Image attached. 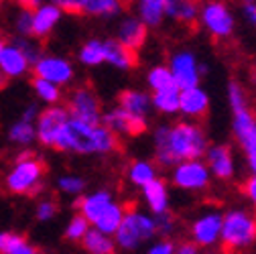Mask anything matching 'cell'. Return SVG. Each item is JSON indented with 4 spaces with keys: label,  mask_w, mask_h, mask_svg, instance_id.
<instances>
[{
    "label": "cell",
    "mask_w": 256,
    "mask_h": 254,
    "mask_svg": "<svg viewBox=\"0 0 256 254\" xmlns=\"http://www.w3.org/2000/svg\"><path fill=\"white\" fill-rule=\"evenodd\" d=\"M118 134H114L106 124H86L70 116L57 136L55 148L78 154H110L118 150Z\"/></svg>",
    "instance_id": "1"
},
{
    "label": "cell",
    "mask_w": 256,
    "mask_h": 254,
    "mask_svg": "<svg viewBox=\"0 0 256 254\" xmlns=\"http://www.w3.org/2000/svg\"><path fill=\"white\" fill-rule=\"evenodd\" d=\"M47 167L35 152H22L4 175V187L12 196H35L43 189Z\"/></svg>",
    "instance_id": "2"
},
{
    "label": "cell",
    "mask_w": 256,
    "mask_h": 254,
    "mask_svg": "<svg viewBox=\"0 0 256 254\" xmlns=\"http://www.w3.org/2000/svg\"><path fill=\"white\" fill-rule=\"evenodd\" d=\"M116 248L124 252H134L140 248L144 242L156 236V226H154V218L138 212L134 206L124 210V218L120 222V226L112 234Z\"/></svg>",
    "instance_id": "3"
},
{
    "label": "cell",
    "mask_w": 256,
    "mask_h": 254,
    "mask_svg": "<svg viewBox=\"0 0 256 254\" xmlns=\"http://www.w3.org/2000/svg\"><path fill=\"white\" fill-rule=\"evenodd\" d=\"M220 240L226 252H238L256 242V216L244 210H232L222 216Z\"/></svg>",
    "instance_id": "4"
},
{
    "label": "cell",
    "mask_w": 256,
    "mask_h": 254,
    "mask_svg": "<svg viewBox=\"0 0 256 254\" xmlns=\"http://www.w3.org/2000/svg\"><path fill=\"white\" fill-rule=\"evenodd\" d=\"M169 148L177 161L200 158L208 150V136L196 122H177L169 126Z\"/></svg>",
    "instance_id": "5"
},
{
    "label": "cell",
    "mask_w": 256,
    "mask_h": 254,
    "mask_svg": "<svg viewBox=\"0 0 256 254\" xmlns=\"http://www.w3.org/2000/svg\"><path fill=\"white\" fill-rule=\"evenodd\" d=\"M198 22L210 37L218 41L230 39L236 30V16L224 0H206L204 4H200Z\"/></svg>",
    "instance_id": "6"
},
{
    "label": "cell",
    "mask_w": 256,
    "mask_h": 254,
    "mask_svg": "<svg viewBox=\"0 0 256 254\" xmlns=\"http://www.w3.org/2000/svg\"><path fill=\"white\" fill-rule=\"evenodd\" d=\"M68 112L72 118L82 120L86 124H100L102 122V102L90 86L74 88L68 98Z\"/></svg>",
    "instance_id": "7"
},
{
    "label": "cell",
    "mask_w": 256,
    "mask_h": 254,
    "mask_svg": "<svg viewBox=\"0 0 256 254\" xmlns=\"http://www.w3.org/2000/svg\"><path fill=\"white\" fill-rule=\"evenodd\" d=\"M169 70H171L173 80H175L179 90L200 86L202 74L206 72V68L200 63L198 55L194 51H189V49H179V51L171 53V57H169Z\"/></svg>",
    "instance_id": "8"
},
{
    "label": "cell",
    "mask_w": 256,
    "mask_h": 254,
    "mask_svg": "<svg viewBox=\"0 0 256 254\" xmlns=\"http://www.w3.org/2000/svg\"><path fill=\"white\" fill-rule=\"evenodd\" d=\"M68 118H70L68 108L57 106V104H51L49 108L39 110V114L35 118V138H37V142H41L47 148H55L57 136H59L63 126H66Z\"/></svg>",
    "instance_id": "9"
},
{
    "label": "cell",
    "mask_w": 256,
    "mask_h": 254,
    "mask_svg": "<svg viewBox=\"0 0 256 254\" xmlns=\"http://www.w3.org/2000/svg\"><path fill=\"white\" fill-rule=\"evenodd\" d=\"M173 183L185 192H202L210 185V169L200 158H183L173 165Z\"/></svg>",
    "instance_id": "10"
},
{
    "label": "cell",
    "mask_w": 256,
    "mask_h": 254,
    "mask_svg": "<svg viewBox=\"0 0 256 254\" xmlns=\"http://www.w3.org/2000/svg\"><path fill=\"white\" fill-rule=\"evenodd\" d=\"M30 68H33L35 78L49 80L61 88L72 84L76 78V70L72 66V61L66 57H59V55H41Z\"/></svg>",
    "instance_id": "11"
},
{
    "label": "cell",
    "mask_w": 256,
    "mask_h": 254,
    "mask_svg": "<svg viewBox=\"0 0 256 254\" xmlns=\"http://www.w3.org/2000/svg\"><path fill=\"white\" fill-rule=\"evenodd\" d=\"M102 124H106L108 128L118 134V136H140L146 132L148 124L146 118L142 116H134V114H128L122 108H112L110 112L102 114Z\"/></svg>",
    "instance_id": "12"
},
{
    "label": "cell",
    "mask_w": 256,
    "mask_h": 254,
    "mask_svg": "<svg viewBox=\"0 0 256 254\" xmlns=\"http://www.w3.org/2000/svg\"><path fill=\"white\" fill-rule=\"evenodd\" d=\"M39 110L37 106H26L20 114L18 120H14L8 128V142L18 146V148H28L37 138H35V118Z\"/></svg>",
    "instance_id": "13"
},
{
    "label": "cell",
    "mask_w": 256,
    "mask_h": 254,
    "mask_svg": "<svg viewBox=\"0 0 256 254\" xmlns=\"http://www.w3.org/2000/svg\"><path fill=\"white\" fill-rule=\"evenodd\" d=\"M116 39L126 45L128 49H132L138 53V49L144 47L146 39H148V26L136 16V14H130V16H124L116 28Z\"/></svg>",
    "instance_id": "14"
},
{
    "label": "cell",
    "mask_w": 256,
    "mask_h": 254,
    "mask_svg": "<svg viewBox=\"0 0 256 254\" xmlns=\"http://www.w3.org/2000/svg\"><path fill=\"white\" fill-rule=\"evenodd\" d=\"M220 230H222V214L206 212L191 226V242H196L198 246H212L220 240Z\"/></svg>",
    "instance_id": "15"
},
{
    "label": "cell",
    "mask_w": 256,
    "mask_h": 254,
    "mask_svg": "<svg viewBox=\"0 0 256 254\" xmlns=\"http://www.w3.org/2000/svg\"><path fill=\"white\" fill-rule=\"evenodd\" d=\"M61 14H63L61 8L55 6L53 2L39 4L33 10V14H30V37L47 39L57 26V22L61 20Z\"/></svg>",
    "instance_id": "16"
},
{
    "label": "cell",
    "mask_w": 256,
    "mask_h": 254,
    "mask_svg": "<svg viewBox=\"0 0 256 254\" xmlns=\"http://www.w3.org/2000/svg\"><path fill=\"white\" fill-rule=\"evenodd\" d=\"M30 68L28 57L24 55V51L20 49L18 43H6L4 49L0 51V74L6 80H14V78H22Z\"/></svg>",
    "instance_id": "17"
},
{
    "label": "cell",
    "mask_w": 256,
    "mask_h": 254,
    "mask_svg": "<svg viewBox=\"0 0 256 254\" xmlns=\"http://www.w3.org/2000/svg\"><path fill=\"white\" fill-rule=\"evenodd\" d=\"M210 110V96L200 86L185 88L179 92V112L187 118H206Z\"/></svg>",
    "instance_id": "18"
},
{
    "label": "cell",
    "mask_w": 256,
    "mask_h": 254,
    "mask_svg": "<svg viewBox=\"0 0 256 254\" xmlns=\"http://www.w3.org/2000/svg\"><path fill=\"white\" fill-rule=\"evenodd\" d=\"M208 154V167L218 179H232L234 177V156L228 144H216L206 150Z\"/></svg>",
    "instance_id": "19"
},
{
    "label": "cell",
    "mask_w": 256,
    "mask_h": 254,
    "mask_svg": "<svg viewBox=\"0 0 256 254\" xmlns=\"http://www.w3.org/2000/svg\"><path fill=\"white\" fill-rule=\"evenodd\" d=\"M104 55H106V63H110L112 68H116L120 72L132 70L138 63L136 51L128 49L118 39H104Z\"/></svg>",
    "instance_id": "20"
},
{
    "label": "cell",
    "mask_w": 256,
    "mask_h": 254,
    "mask_svg": "<svg viewBox=\"0 0 256 254\" xmlns=\"http://www.w3.org/2000/svg\"><path fill=\"white\" fill-rule=\"evenodd\" d=\"M118 108H122L128 114H134V116H142L148 118L152 104H150V96L146 92L140 90H122L120 96H118Z\"/></svg>",
    "instance_id": "21"
},
{
    "label": "cell",
    "mask_w": 256,
    "mask_h": 254,
    "mask_svg": "<svg viewBox=\"0 0 256 254\" xmlns=\"http://www.w3.org/2000/svg\"><path fill=\"white\" fill-rule=\"evenodd\" d=\"M200 2L198 0H167L165 2V18H171L181 24L198 22Z\"/></svg>",
    "instance_id": "22"
},
{
    "label": "cell",
    "mask_w": 256,
    "mask_h": 254,
    "mask_svg": "<svg viewBox=\"0 0 256 254\" xmlns=\"http://www.w3.org/2000/svg\"><path fill=\"white\" fill-rule=\"evenodd\" d=\"M142 194H144V200L148 204V210L154 216L169 210V189H167V183L163 179L154 177L148 183H144L142 185Z\"/></svg>",
    "instance_id": "23"
},
{
    "label": "cell",
    "mask_w": 256,
    "mask_h": 254,
    "mask_svg": "<svg viewBox=\"0 0 256 254\" xmlns=\"http://www.w3.org/2000/svg\"><path fill=\"white\" fill-rule=\"evenodd\" d=\"M112 194L106 192V189H100V192H94V194H88L84 196L76 206L80 210V214L90 222V224H94L96 220H98V216L106 210V206L112 202Z\"/></svg>",
    "instance_id": "24"
},
{
    "label": "cell",
    "mask_w": 256,
    "mask_h": 254,
    "mask_svg": "<svg viewBox=\"0 0 256 254\" xmlns=\"http://www.w3.org/2000/svg\"><path fill=\"white\" fill-rule=\"evenodd\" d=\"M80 242L88 254H116L114 236L94 228V226H90V230L86 232V236Z\"/></svg>",
    "instance_id": "25"
},
{
    "label": "cell",
    "mask_w": 256,
    "mask_h": 254,
    "mask_svg": "<svg viewBox=\"0 0 256 254\" xmlns=\"http://www.w3.org/2000/svg\"><path fill=\"white\" fill-rule=\"evenodd\" d=\"M165 2L167 0H136V16L148 28L161 26L165 20Z\"/></svg>",
    "instance_id": "26"
},
{
    "label": "cell",
    "mask_w": 256,
    "mask_h": 254,
    "mask_svg": "<svg viewBox=\"0 0 256 254\" xmlns=\"http://www.w3.org/2000/svg\"><path fill=\"white\" fill-rule=\"evenodd\" d=\"M126 0H84L82 14L98 16V18H110L124 10Z\"/></svg>",
    "instance_id": "27"
},
{
    "label": "cell",
    "mask_w": 256,
    "mask_h": 254,
    "mask_svg": "<svg viewBox=\"0 0 256 254\" xmlns=\"http://www.w3.org/2000/svg\"><path fill=\"white\" fill-rule=\"evenodd\" d=\"M124 210H126V206H122V204H118V202L112 200V202L106 206V210L98 216V220H96L92 226L112 236V234L116 232V228L120 226L122 218H124Z\"/></svg>",
    "instance_id": "28"
},
{
    "label": "cell",
    "mask_w": 256,
    "mask_h": 254,
    "mask_svg": "<svg viewBox=\"0 0 256 254\" xmlns=\"http://www.w3.org/2000/svg\"><path fill=\"white\" fill-rule=\"evenodd\" d=\"M179 88H167L161 92H152L150 104L154 110L163 112V114H177L179 112Z\"/></svg>",
    "instance_id": "29"
},
{
    "label": "cell",
    "mask_w": 256,
    "mask_h": 254,
    "mask_svg": "<svg viewBox=\"0 0 256 254\" xmlns=\"http://www.w3.org/2000/svg\"><path fill=\"white\" fill-rule=\"evenodd\" d=\"M80 63H84L86 68H96L106 63V55H104V39H90L82 45L80 53H78Z\"/></svg>",
    "instance_id": "30"
},
{
    "label": "cell",
    "mask_w": 256,
    "mask_h": 254,
    "mask_svg": "<svg viewBox=\"0 0 256 254\" xmlns=\"http://www.w3.org/2000/svg\"><path fill=\"white\" fill-rule=\"evenodd\" d=\"M154 150H156V161L163 167H173L177 163L175 154L169 148V126H158L154 130Z\"/></svg>",
    "instance_id": "31"
},
{
    "label": "cell",
    "mask_w": 256,
    "mask_h": 254,
    "mask_svg": "<svg viewBox=\"0 0 256 254\" xmlns=\"http://www.w3.org/2000/svg\"><path fill=\"white\" fill-rule=\"evenodd\" d=\"M33 90H35V96L43 102V104H57L63 96V88L49 82V80H43V78H33Z\"/></svg>",
    "instance_id": "32"
},
{
    "label": "cell",
    "mask_w": 256,
    "mask_h": 254,
    "mask_svg": "<svg viewBox=\"0 0 256 254\" xmlns=\"http://www.w3.org/2000/svg\"><path fill=\"white\" fill-rule=\"evenodd\" d=\"M146 84H148V88L152 92H161V90L177 86L169 66H154V68H150L148 74H146Z\"/></svg>",
    "instance_id": "33"
},
{
    "label": "cell",
    "mask_w": 256,
    "mask_h": 254,
    "mask_svg": "<svg viewBox=\"0 0 256 254\" xmlns=\"http://www.w3.org/2000/svg\"><path fill=\"white\" fill-rule=\"evenodd\" d=\"M154 177H156V169L148 161H134L130 167H128V179H130V183L136 187H142L144 183H148Z\"/></svg>",
    "instance_id": "34"
},
{
    "label": "cell",
    "mask_w": 256,
    "mask_h": 254,
    "mask_svg": "<svg viewBox=\"0 0 256 254\" xmlns=\"http://www.w3.org/2000/svg\"><path fill=\"white\" fill-rule=\"evenodd\" d=\"M90 222L82 216V214H76L70 222H68V226H66V238L70 240V242H80L84 236H86V232L90 230Z\"/></svg>",
    "instance_id": "35"
},
{
    "label": "cell",
    "mask_w": 256,
    "mask_h": 254,
    "mask_svg": "<svg viewBox=\"0 0 256 254\" xmlns=\"http://www.w3.org/2000/svg\"><path fill=\"white\" fill-rule=\"evenodd\" d=\"M57 189L66 196H82L86 189V181L78 175H63L57 179Z\"/></svg>",
    "instance_id": "36"
},
{
    "label": "cell",
    "mask_w": 256,
    "mask_h": 254,
    "mask_svg": "<svg viewBox=\"0 0 256 254\" xmlns=\"http://www.w3.org/2000/svg\"><path fill=\"white\" fill-rule=\"evenodd\" d=\"M246 152V161H248V167L252 171V175H256V128L250 130L244 138L238 140Z\"/></svg>",
    "instance_id": "37"
},
{
    "label": "cell",
    "mask_w": 256,
    "mask_h": 254,
    "mask_svg": "<svg viewBox=\"0 0 256 254\" xmlns=\"http://www.w3.org/2000/svg\"><path fill=\"white\" fill-rule=\"evenodd\" d=\"M228 102H230V106H232V112L248 106L246 92H244V88H242L238 82H230V86H228Z\"/></svg>",
    "instance_id": "38"
},
{
    "label": "cell",
    "mask_w": 256,
    "mask_h": 254,
    "mask_svg": "<svg viewBox=\"0 0 256 254\" xmlns=\"http://www.w3.org/2000/svg\"><path fill=\"white\" fill-rule=\"evenodd\" d=\"M59 212V206L55 200H41L35 208V218L39 222H51Z\"/></svg>",
    "instance_id": "39"
},
{
    "label": "cell",
    "mask_w": 256,
    "mask_h": 254,
    "mask_svg": "<svg viewBox=\"0 0 256 254\" xmlns=\"http://www.w3.org/2000/svg\"><path fill=\"white\" fill-rule=\"evenodd\" d=\"M22 240H24L22 234L12 232V230H2V232H0V254L10 252V250H12L16 244H20Z\"/></svg>",
    "instance_id": "40"
},
{
    "label": "cell",
    "mask_w": 256,
    "mask_h": 254,
    "mask_svg": "<svg viewBox=\"0 0 256 254\" xmlns=\"http://www.w3.org/2000/svg\"><path fill=\"white\" fill-rule=\"evenodd\" d=\"M154 226H156V232L163 234V236H169V234L175 230V220H173V216L169 214V210L163 212V214H156V216H154Z\"/></svg>",
    "instance_id": "41"
},
{
    "label": "cell",
    "mask_w": 256,
    "mask_h": 254,
    "mask_svg": "<svg viewBox=\"0 0 256 254\" xmlns=\"http://www.w3.org/2000/svg\"><path fill=\"white\" fill-rule=\"evenodd\" d=\"M30 14H33V10H26V8H20V12L16 14V33L20 37H30Z\"/></svg>",
    "instance_id": "42"
},
{
    "label": "cell",
    "mask_w": 256,
    "mask_h": 254,
    "mask_svg": "<svg viewBox=\"0 0 256 254\" xmlns=\"http://www.w3.org/2000/svg\"><path fill=\"white\" fill-rule=\"evenodd\" d=\"M55 6L61 8V12H70V14H82V4L84 0H49Z\"/></svg>",
    "instance_id": "43"
},
{
    "label": "cell",
    "mask_w": 256,
    "mask_h": 254,
    "mask_svg": "<svg viewBox=\"0 0 256 254\" xmlns=\"http://www.w3.org/2000/svg\"><path fill=\"white\" fill-rule=\"evenodd\" d=\"M173 252H175V244L171 240H161V242L152 244L146 254H173Z\"/></svg>",
    "instance_id": "44"
},
{
    "label": "cell",
    "mask_w": 256,
    "mask_h": 254,
    "mask_svg": "<svg viewBox=\"0 0 256 254\" xmlns=\"http://www.w3.org/2000/svg\"><path fill=\"white\" fill-rule=\"evenodd\" d=\"M6 254H43L35 244H30V242H26V238L20 242V244H16L10 252H6Z\"/></svg>",
    "instance_id": "45"
},
{
    "label": "cell",
    "mask_w": 256,
    "mask_h": 254,
    "mask_svg": "<svg viewBox=\"0 0 256 254\" xmlns=\"http://www.w3.org/2000/svg\"><path fill=\"white\" fill-rule=\"evenodd\" d=\"M242 192H244V196L252 202V206L256 208V175H252V177H248V179L244 181Z\"/></svg>",
    "instance_id": "46"
},
{
    "label": "cell",
    "mask_w": 256,
    "mask_h": 254,
    "mask_svg": "<svg viewBox=\"0 0 256 254\" xmlns=\"http://www.w3.org/2000/svg\"><path fill=\"white\" fill-rule=\"evenodd\" d=\"M242 14L252 28H256V0L254 2H242Z\"/></svg>",
    "instance_id": "47"
},
{
    "label": "cell",
    "mask_w": 256,
    "mask_h": 254,
    "mask_svg": "<svg viewBox=\"0 0 256 254\" xmlns=\"http://www.w3.org/2000/svg\"><path fill=\"white\" fill-rule=\"evenodd\" d=\"M173 254H198V244L196 242H181Z\"/></svg>",
    "instance_id": "48"
},
{
    "label": "cell",
    "mask_w": 256,
    "mask_h": 254,
    "mask_svg": "<svg viewBox=\"0 0 256 254\" xmlns=\"http://www.w3.org/2000/svg\"><path fill=\"white\" fill-rule=\"evenodd\" d=\"M43 2H45V0H14V4H18L20 8H26V10H35Z\"/></svg>",
    "instance_id": "49"
},
{
    "label": "cell",
    "mask_w": 256,
    "mask_h": 254,
    "mask_svg": "<svg viewBox=\"0 0 256 254\" xmlns=\"http://www.w3.org/2000/svg\"><path fill=\"white\" fill-rule=\"evenodd\" d=\"M4 45H6V39H4L2 35H0V51H2V49H4Z\"/></svg>",
    "instance_id": "50"
},
{
    "label": "cell",
    "mask_w": 256,
    "mask_h": 254,
    "mask_svg": "<svg viewBox=\"0 0 256 254\" xmlns=\"http://www.w3.org/2000/svg\"><path fill=\"white\" fill-rule=\"evenodd\" d=\"M4 84H6V78H4V76H2V74H0V88H2V86H4Z\"/></svg>",
    "instance_id": "51"
},
{
    "label": "cell",
    "mask_w": 256,
    "mask_h": 254,
    "mask_svg": "<svg viewBox=\"0 0 256 254\" xmlns=\"http://www.w3.org/2000/svg\"><path fill=\"white\" fill-rule=\"evenodd\" d=\"M242 2H254V0H242Z\"/></svg>",
    "instance_id": "52"
}]
</instances>
